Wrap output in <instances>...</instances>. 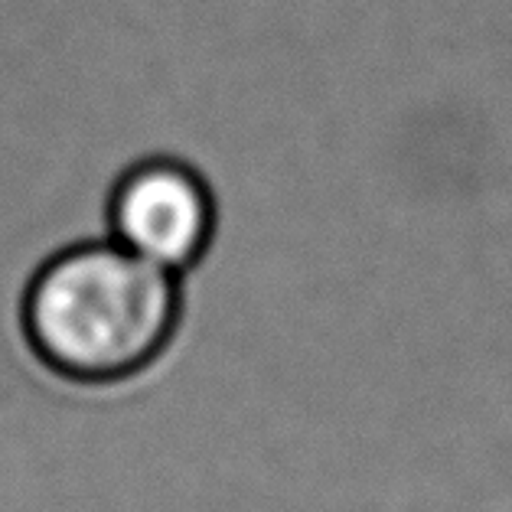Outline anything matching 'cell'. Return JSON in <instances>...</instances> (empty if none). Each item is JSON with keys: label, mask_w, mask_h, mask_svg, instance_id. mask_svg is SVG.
<instances>
[{"label": "cell", "mask_w": 512, "mask_h": 512, "mask_svg": "<svg viewBox=\"0 0 512 512\" xmlns=\"http://www.w3.org/2000/svg\"><path fill=\"white\" fill-rule=\"evenodd\" d=\"M111 239L170 274L196 265L212 242L216 203L206 180L180 160H147L118 180L108 203Z\"/></svg>", "instance_id": "2"}, {"label": "cell", "mask_w": 512, "mask_h": 512, "mask_svg": "<svg viewBox=\"0 0 512 512\" xmlns=\"http://www.w3.org/2000/svg\"><path fill=\"white\" fill-rule=\"evenodd\" d=\"M177 317V274L118 242L49 258L23 304L36 356L76 382H118L147 369L170 343Z\"/></svg>", "instance_id": "1"}]
</instances>
